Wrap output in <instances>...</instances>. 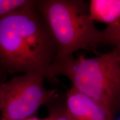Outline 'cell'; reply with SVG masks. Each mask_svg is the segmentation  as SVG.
I'll return each mask as SVG.
<instances>
[{
	"label": "cell",
	"instance_id": "cell-7",
	"mask_svg": "<svg viewBox=\"0 0 120 120\" xmlns=\"http://www.w3.org/2000/svg\"><path fill=\"white\" fill-rule=\"evenodd\" d=\"M35 0H0V20L9 15L36 5Z\"/></svg>",
	"mask_w": 120,
	"mask_h": 120
},
{
	"label": "cell",
	"instance_id": "cell-6",
	"mask_svg": "<svg viewBox=\"0 0 120 120\" xmlns=\"http://www.w3.org/2000/svg\"><path fill=\"white\" fill-rule=\"evenodd\" d=\"M88 11L94 21L109 26L120 19V0H91Z\"/></svg>",
	"mask_w": 120,
	"mask_h": 120
},
{
	"label": "cell",
	"instance_id": "cell-2",
	"mask_svg": "<svg viewBox=\"0 0 120 120\" xmlns=\"http://www.w3.org/2000/svg\"><path fill=\"white\" fill-rule=\"evenodd\" d=\"M63 75L72 87L90 97L114 116L120 92V53L113 49L94 58L83 55L55 60L45 73L51 80Z\"/></svg>",
	"mask_w": 120,
	"mask_h": 120
},
{
	"label": "cell",
	"instance_id": "cell-12",
	"mask_svg": "<svg viewBox=\"0 0 120 120\" xmlns=\"http://www.w3.org/2000/svg\"><path fill=\"white\" fill-rule=\"evenodd\" d=\"M118 106H120V92L119 94V96H118Z\"/></svg>",
	"mask_w": 120,
	"mask_h": 120
},
{
	"label": "cell",
	"instance_id": "cell-5",
	"mask_svg": "<svg viewBox=\"0 0 120 120\" xmlns=\"http://www.w3.org/2000/svg\"><path fill=\"white\" fill-rule=\"evenodd\" d=\"M66 103L71 120H114L102 106L72 87L67 92Z\"/></svg>",
	"mask_w": 120,
	"mask_h": 120
},
{
	"label": "cell",
	"instance_id": "cell-9",
	"mask_svg": "<svg viewBox=\"0 0 120 120\" xmlns=\"http://www.w3.org/2000/svg\"><path fill=\"white\" fill-rule=\"evenodd\" d=\"M102 42L113 47L120 53V19L107 26L102 31Z\"/></svg>",
	"mask_w": 120,
	"mask_h": 120
},
{
	"label": "cell",
	"instance_id": "cell-13",
	"mask_svg": "<svg viewBox=\"0 0 120 120\" xmlns=\"http://www.w3.org/2000/svg\"><path fill=\"white\" fill-rule=\"evenodd\" d=\"M0 120H2V119H0Z\"/></svg>",
	"mask_w": 120,
	"mask_h": 120
},
{
	"label": "cell",
	"instance_id": "cell-4",
	"mask_svg": "<svg viewBox=\"0 0 120 120\" xmlns=\"http://www.w3.org/2000/svg\"><path fill=\"white\" fill-rule=\"evenodd\" d=\"M45 73L32 72L15 76L2 85L1 118L23 120L34 115L42 105L53 101L60 95L44 86Z\"/></svg>",
	"mask_w": 120,
	"mask_h": 120
},
{
	"label": "cell",
	"instance_id": "cell-1",
	"mask_svg": "<svg viewBox=\"0 0 120 120\" xmlns=\"http://www.w3.org/2000/svg\"><path fill=\"white\" fill-rule=\"evenodd\" d=\"M35 6L0 20V74L45 73L56 59V46Z\"/></svg>",
	"mask_w": 120,
	"mask_h": 120
},
{
	"label": "cell",
	"instance_id": "cell-8",
	"mask_svg": "<svg viewBox=\"0 0 120 120\" xmlns=\"http://www.w3.org/2000/svg\"><path fill=\"white\" fill-rule=\"evenodd\" d=\"M46 106L52 120H71L67 111L66 96L59 95L56 100Z\"/></svg>",
	"mask_w": 120,
	"mask_h": 120
},
{
	"label": "cell",
	"instance_id": "cell-3",
	"mask_svg": "<svg viewBox=\"0 0 120 120\" xmlns=\"http://www.w3.org/2000/svg\"><path fill=\"white\" fill-rule=\"evenodd\" d=\"M41 13L57 49V58L73 56L79 50H94L102 44V31L81 0H37Z\"/></svg>",
	"mask_w": 120,
	"mask_h": 120
},
{
	"label": "cell",
	"instance_id": "cell-10",
	"mask_svg": "<svg viewBox=\"0 0 120 120\" xmlns=\"http://www.w3.org/2000/svg\"><path fill=\"white\" fill-rule=\"evenodd\" d=\"M5 75L0 74V115H1L3 102V93H2V85L5 82Z\"/></svg>",
	"mask_w": 120,
	"mask_h": 120
},
{
	"label": "cell",
	"instance_id": "cell-11",
	"mask_svg": "<svg viewBox=\"0 0 120 120\" xmlns=\"http://www.w3.org/2000/svg\"><path fill=\"white\" fill-rule=\"evenodd\" d=\"M23 120H52V118L49 116L47 117H46L45 118H42V119H41V118H39L36 116H32L30 117L27 118L26 119Z\"/></svg>",
	"mask_w": 120,
	"mask_h": 120
}]
</instances>
